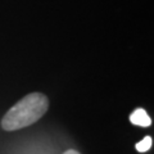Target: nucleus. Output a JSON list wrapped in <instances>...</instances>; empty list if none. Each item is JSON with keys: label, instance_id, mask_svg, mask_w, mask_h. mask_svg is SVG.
Returning <instances> with one entry per match:
<instances>
[{"label": "nucleus", "instance_id": "1", "mask_svg": "<svg viewBox=\"0 0 154 154\" xmlns=\"http://www.w3.org/2000/svg\"><path fill=\"white\" fill-rule=\"evenodd\" d=\"M49 108V100L41 93H31L16 103L2 119V127L14 131L38 121Z\"/></svg>", "mask_w": 154, "mask_h": 154}, {"label": "nucleus", "instance_id": "2", "mask_svg": "<svg viewBox=\"0 0 154 154\" xmlns=\"http://www.w3.org/2000/svg\"><path fill=\"white\" fill-rule=\"evenodd\" d=\"M130 121L132 125L136 126H141V127H148L152 125V119L148 116V113L144 110L143 108H139L136 110H134L132 114L130 116Z\"/></svg>", "mask_w": 154, "mask_h": 154}, {"label": "nucleus", "instance_id": "3", "mask_svg": "<svg viewBox=\"0 0 154 154\" xmlns=\"http://www.w3.org/2000/svg\"><path fill=\"white\" fill-rule=\"evenodd\" d=\"M152 143H153L152 137H150V136H145L141 141H139V143L136 144V150H137V152H140V153H145V152H148L149 149L152 148Z\"/></svg>", "mask_w": 154, "mask_h": 154}, {"label": "nucleus", "instance_id": "4", "mask_svg": "<svg viewBox=\"0 0 154 154\" xmlns=\"http://www.w3.org/2000/svg\"><path fill=\"white\" fill-rule=\"evenodd\" d=\"M64 154H80V153L76 152V150H72V149H71V150H67Z\"/></svg>", "mask_w": 154, "mask_h": 154}]
</instances>
